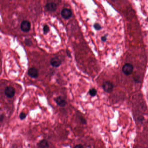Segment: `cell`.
<instances>
[{
  "label": "cell",
  "mask_w": 148,
  "mask_h": 148,
  "mask_svg": "<svg viewBox=\"0 0 148 148\" xmlns=\"http://www.w3.org/2000/svg\"><path fill=\"white\" fill-rule=\"evenodd\" d=\"M15 88L11 86L7 87L5 90V94L9 98H12L15 96Z\"/></svg>",
  "instance_id": "3957f363"
},
{
  "label": "cell",
  "mask_w": 148,
  "mask_h": 148,
  "mask_svg": "<svg viewBox=\"0 0 148 148\" xmlns=\"http://www.w3.org/2000/svg\"><path fill=\"white\" fill-rule=\"evenodd\" d=\"M3 116H2V115L1 116V119H0V120H1V122H2V120H3Z\"/></svg>",
  "instance_id": "ffe728a7"
},
{
  "label": "cell",
  "mask_w": 148,
  "mask_h": 148,
  "mask_svg": "<svg viewBox=\"0 0 148 148\" xmlns=\"http://www.w3.org/2000/svg\"><path fill=\"white\" fill-rule=\"evenodd\" d=\"M31 23L28 21H23L21 25V29L22 31L27 32L29 31L31 29Z\"/></svg>",
  "instance_id": "277c9868"
},
{
  "label": "cell",
  "mask_w": 148,
  "mask_h": 148,
  "mask_svg": "<svg viewBox=\"0 0 148 148\" xmlns=\"http://www.w3.org/2000/svg\"><path fill=\"white\" fill-rule=\"evenodd\" d=\"M61 16L65 19L70 18L72 15L71 11L68 8H64L61 12Z\"/></svg>",
  "instance_id": "5b68a950"
},
{
  "label": "cell",
  "mask_w": 148,
  "mask_h": 148,
  "mask_svg": "<svg viewBox=\"0 0 148 148\" xmlns=\"http://www.w3.org/2000/svg\"><path fill=\"white\" fill-rule=\"evenodd\" d=\"M49 30L50 29H49V27L47 26V25H44L43 28V31H44V34H47V33L49 32Z\"/></svg>",
  "instance_id": "5bb4252c"
},
{
  "label": "cell",
  "mask_w": 148,
  "mask_h": 148,
  "mask_svg": "<svg viewBox=\"0 0 148 148\" xmlns=\"http://www.w3.org/2000/svg\"><path fill=\"white\" fill-rule=\"evenodd\" d=\"M50 63L53 67H57L61 65L62 61L60 60V59L58 57H54L51 59L50 61Z\"/></svg>",
  "instance_id": "ba28073f"
},
{
  "label": "cell",
  "mask_w": 148,
  "mask_h": 148,
  "mask_svg": "<svg viewBox=\"0 0 148 148\" xmlns=\"http://www.w3.org/2000/svg\"><path fill=\"white\" fill-rule=\"evenodd\" d=\"M67 55L69 57H71V55H70V53L69 52H68V51H67Z\"/></svg>",
  "instance_id": "d6986e66"
},
{
  "label": "cell",
  "mask_w": 148,
  "mask_h": 148,
  "mask_svg": "<svg viewBox=\"0 0 148 148\" xmlns=\"http://www.w3.org/2000/svg\"><path fill=\"white\" fill-rule=\"evenodd\" d=\"M80 122L83 124H86V121L83 117H80Z\"/></svg>",
  "instance_id": "2e32d148"
},
{
  "label": "cell",
  "mask_w": 148,
  "mask_h": 148,
  "mask_svg": "<svg viewBox=\"0 0 148 148\" xmlns=\"http://www.w3.org/2000/svg\"><path fill=\"white\" fill-rule=\"evenodd\" d=\"M93 27L97 31H99L102 28V26L98 23H95L93 25Z\"/></svg>",
  "instance_id": "7c38bea8"
},
{
  "label": "cell",
  "mask_w": 148,
  "mask_h": 148,
  "mask_svg": "<svg viewBox=\"0 0 148 148\" xmlns=\"http://www.w3.org/2000/svg\"><path fill=\"white\" fill-rule=\"evenodd\" d=\"M28 75H29L30 77L32 78H37L39 75L38 70L34 67L30 68L28 70Z\"/></svg>",
  "instance_id": "8992f818"
},
{
  "label": "cell",
  "mask_w": 148,
  "mask_h": 148,
  "mask_svg": "<svg viewBox=\"0 0 148 148\" xmlns=\"http://www.w3.org/2000/svg\"><path fill=\"white\" fill-rule=\"evenodd\" d=\"M25 44L27 46H31L32 44V41H31L30 39H25Z\"/></svg>",
  "instance_id": "9a60e30c"
},
{
  "label": "cell",
  "mask_w": 148,
  "mask_h": 148,
  "mask_svg": "<svg viewBox=\"0 0 148 148\" xmlns=\"http://www.w3.org/2000/svg\"><path fill=\"white\" fill-rule=\"evenodd\" d=\"M55 101L58 106L63 107H64L67 104V102L61 96H59L55 99Z\"/></svg>",
  "instance_id": "52a82bcc"
},
{
  "label": "cell",
  "mask_w": 148,
  "mask_h": 148,
  "mask_svg": "<svg viewBox=\"0 0 148 148\" xmlns=\"http://www.w3.org/2000/svg\"><path fill=\"white\" fill-rule=\"evenodd\" d=\"M46 8L48 11L51 12H55L57 9V5L54 2H50L46 5Z\"/></svg>",
  "instance_id": "9c48e42d"
},
{
  "label": "cell",
  "mask_w": 148,
  "mask_h": 148,
  "mask_svg": "<svg viewBox=\"0 0 148 148\" xmlns=\"http://www.w3.org/2000/svg\"><path fill=\"white\" fill-rule=\"evenodd\" d=\"M27 117V114L25 113L24 112H21L19 115L20 119L21 120H24Z\"/></svg>",
  "instance_id": "4fadbf2b"
},
{
  "label": "cell",
  "mask_w": 148,
  "mask_h": 148,
  "mask_svg": "<svg viewBox=\"0 0 148 148\" xmlns=\"http://www.w3.org/2000/svg\"><path fill=\"white\" fill-rule=\"evenodd\" d=\"M133 66L132 64L129 63L124 64L122 67L123 73L126 76H129L132 74L133 71Z\"/></svg>",
  "instance_id": "6da1fadb"
},
{
  "label": "cell",
  "mask_w": 148,
  "mask_h": 148,
  "mask_svg": "<svg viewBox=\"0 0 148 148\" xmlns=\"http://www.w3.org/2000/svg\"><path fill=\"white\" fill-rule=\"evenodd\" d=\"M38 146L40 148H49V144L47 140L43 139L38 143Z\"/></svg>",
  "instance_id": "30bf717a"
},
{
  "label": "cell",
  "mask_w": 148,
  "mask_h": 148,
  "mask_svg": "<svg viewBox=\"0 0 148 148\" xmlns=\"http://www.w3.org/2000/svg\"><path fill=\"white\" fill-rule=\"evenodd\" d=\"M102 87L104 91L108 93L112 92L113 90V85L109 81L104 82L102 85Z\"/></svg>",
  "instance_id": "7a4b0ae2"
},
{
  "label": "cell",
  "mask_w": 148,
  "mask_h": 148,
  "mask_svg": "<svg viewBox=\"0 0 148 148\" xmlns=\"http://www.w3.org/2000/svg\"><path fill=\"white\" fill-rule=\"evenodd\" d=\"M107 35H104V36H103V37H102V38H101V40L103 42H106V40H107Z\"/></svg>",
  "instance_id": "e0dca14e"
},
{
  "label": "cell",
  "mask_w": 148,
  "mask_h": 148,
  "mask_svg": "<svg viewBox=\"0 0 148 148\" xmlns=\"http://www.w3.org/2000/svg\"><path fill=\"white\" fill-rule=\"evenodd\" d=\"M89 93L91 96H95L97 94V90L94 88H92L90 89Z\"/></svg>",
  "instance_id": "8fae6325"
},
{
  "label": "cell",
  "mask_w": 148,
  "mask_h": 148,
  "mask_svg": "<svg viewBox=\"0 0 148 148\" xmlns=\"http://www.w3.org/2000/svg\"><path fill=\"white\" fill-rule=\"evenodd\" d=\"M74 148H84L83 147V146L80 144H79V145H77L74 147Z\"/></svg>",
  "instance_id": "ac0fdd59"
}]
</instances>
